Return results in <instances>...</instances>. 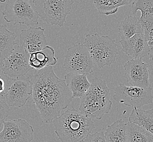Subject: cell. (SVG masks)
<instances>
[{
	"label": "cell",
	"mask_w": 153,
	"mask_h": 142,
	"mask_svg": "<svg viewBox=\"0 0 153 142\" xmlns=\"http://www.w3.org/2000/svg\"><path fill=\"white\" fill-rule=\"evenodd\" d=\"M7 0H0V2H5Z\"/></svg>",
	"instance_id": "83f0119b"
},
{
	"label": "cell",
	"mask_w": 153,
	"mask_h": 142,
	"mask_svg": "<svg viewBox=\"0 0 153 142\" xmlns=\"http://www.w3.org/2000/svg\"><path fill=\"white\" fill-rule=\"evenodd\" d=\"M132 0H94V4L99 13L109 16L116 13L120 7L129 5Z\"/></svg>",
	"instance_id": "7402d4cb"
},
{
	"label": "cell",
	"mask_w": 153,
	"mask_h": 142,
	"mask_svg": "<svg viewBox=\"0 0 153 142\" xmlns=\"http://www.w3.org/2000/svg\"><path fill=\"white\" fill-rule=\"evenodd\" d=\"M113 99L117 102L133 108H140L153 102V96L151 87L142 88L128 87L120 83L114 89Z\"/></svg>",
	"instance_id": "ba28073f"
},
{
	"label": "cell",
	"mask_w": 153,
	"mask_h": 142,
	"mask_svg": "<svg viewBox=\"0 0 153 142\" xmlns=\"http://www.w3.org/2000/svg\"><path fill=\"white\" fill-rule=\"evenodd\" d=\"M132 12L135 14L140 10L139 18L142 24L153 22V0H134L132 2Z\"/></svg>",
	"instance_id": "603a6c76"
},
{
	"label": "cell",
	"mask_w": 153,
	"mask_h": 142,
	"mask_svg": "<svg viewBox=\"0 0 153 142\" xmlns=\"http://www.w3.org/2000/svg\"><path fill=\"white\" fill-rule=\"evenodd\" d=\"M57 62V59L56 58L55 50L49 46L40 51L30 54V65L36 70L55 66Z\"/></svg>",
	"instance_id": "9a60e30c"
},
{
	"label": "cell",
	"mask_w": 153,
	"mask_h": 142,
	"mask_svg": "<svg viewBox=\"0 0 153 142\" xmlns=\"http://www.w3.org/2000/svg\"><path fill=\"white\" fill-rule=\"evenodd\" d=\"M94 65L87 48L78 43L68 48L63 66L68 73L89 75L93 72Z\"/></svg>",
	"instance_id": "52a82bcc"
},
{
	"label": "cell",
	"mask_w": 153,
	"mask_h": 142,
	"mask_svg": "<svg viewBox=\"0 0 153 142\" xmlns=\"http://www.w3.org/2000/svg\"><path fill=\"white\" fill-rule=\"evenodd\" d=\"M31 78L34 103L43 121L50 124L70 105L73 93L65 79L57 76L53 66L36 70Z\"/></svg>",
	"instance_id": "6da1fadb"
},
{
	"label": "cell",
	"mask_w": 153,
	"mask_h": 142,
	"mask_svg": "<svg viewBox=\"0 0 153 142\" xmlns=\"http://www.w3.org/2000/svg\"></svg>",
	"instance_id": "f1b7e54d"
},
{
	"label": "cell",
	"mask_w": 153,
	"mask_h": 142,
	"mask_svg": "<svg viewBox=\"0 0 153 142\" xmlns=\"http://www.w3.org/2000/svg\"><path fill=\"white\" fill-rule=\"evenodd\" d=\"M83 142H107L105 137L104 131L97 132L90 134Z\"/></svg>",
	"instance_id": "4316f807"
},
{
	"label": "cell",
	"mask_w": 153,
	"mask_h": 142,
	"mask_svg": "<svg viewBox=\"0 0 153 142\" xmlns=\"http://www.w3.org/2000/svg\"><path fill=\"white\" fill-rule=\"evenodd\" d=\"M86 74L68 73L65 77V83L74 98H81L88 90L91 83Z\"/></svg>",
	"instance_id": "2e32d148"
},
{
	"label": "cell",
	"mask_w": 153,
	"mask_h": 142,
	"mask_svg": "<svg viewBox=\"0 0 153 142\" xmlns=\"http://www.w3.org/2000/svg\"><path fill=\"white\" fill-rule=\"evenodd\" d=\"M52 123L61 142H83L95 127L92 119L74 108L61 114Z\"/></svg>",
	"instance_id": "7a4b0ae2"
},
{
	"label": "cell",
	"mask_w": 153,
	"mask_h": 142,
	"mask_svg": "<svg viewBox=\"0 0 153 142\" xmlns=\"http://www.w3.org/2000/svg\"><path fill=\"white\" fill-rule=\"evenodd\" d=\"M33 84L31 77L14 78L7 94V102L11 107L21 108L32 96Z\"/></svg>",
	"instance_id": "8fae6325"
},
{
	"label": "cell",
	"mask_w": 153,
	"mask_h": 142,
	"mask_svg": "<svg viewBox=\"0 0 153 142\" xmlns=\"http://www.w3.org/2000/svg\"><path fill=\"white\" fill-rule=\"evenodd\" d=\"M10 107L6 99H0V129L3 125L5 119L10 115Z\"/></svg>",
	"instance_id": "484cf974"
},
{
	"label": "cell",
	"mask_w": 153,
	"mask_h": 142,
	"mask_svg": "<svg viewBox=\"0 0 153 142\" xmlns=\"http://www.w3.org/2000/svg\"><path fill=\"white\" fill-rule=\"evenodd\" d=\"M39 17L51 25L63 26L70 14L73 0H33Z\"/></svg>",
	"instance_id": "8992f818"
},
{
	"label": "cell",
	"mask_w": 153,
	"mask_h": 142,
	"mask_svg": "<svg viewBox=\"0 0 153 142\" xmlns=\"http://www.w3.org/2000/svg\"><path fill=\"white\" fill-rule=\"evenodd\" d=\"M128 142H153V135L143 127L135 123H127Z\"/></svg>",
	"instance_id": "44dd1931"
},
{
	"label": "cell",
	"mask_w": 153,
	"mask_h": 142,
	"mask_svg": "<svg viewBox=\"0 0 153 142\" xmlns=\"http://www.w3.org/2000/svg\"><path fill=\"white\" fill-rule=\"evenodd\" d=\"M16 37V34L7 29V25H0V66H3L4 60L17 44Z\"/></svg>",
	"instance_id": "ac0fdd59"
},
{
	"label": "cell",
	"mask_w": 153,
	"mask_h": 142,
	"mask_svg": "<svg viewBox=\"0 0 153 142\" xmlns=\"http://www.w3.org/2000/svg\"><path fill=\"white\" fill-rule=\"evenodd\" d=\"M129 122L143 127L153 135V108L148 110L134 108L129 117Z\"/></svg>",
	"instance_id": "ffe728a7"
},
{
	"label": "cell",
	"mask_w": 153,
	"mask_h": 142,
	"mask_svg": "<svg viewBox=\"0 0 153 142\" xmlns=\"http://www.w3.org/2000/svg\"><path fill=\"white\" fill-rule=\"evenodd\" d=\"M83 44L86 46L94 65L100 69L110 66L116 61L118 55L116 40L108 36H100L98 34L86 35Z\"/></svg>",
	"instance_id": "277c9868"
},
{
	"label": "cell",
	"mask_w": 153,
	"mask_h": 142,
	"mask_svg": "<svg viewBox=\"0 0 153 142\" xmlns=\"http://www.w3.org/2000/svg\"><path fill=\"white\" fill-rule=\"evenodd\" d=\"M144 29V34L147 39L149 47V56L153 62V22L142 24Z\"/></svg>",
	"instance_id": "d4e9b609"
},
{
	"label": "cell",
	"mask_w": 153,
	"mask_h": 142,
	"mask_svg": "<svg viewBox=\"0 0 153 142\" xmlns=\"http://www.w3.org/2000/svg\"><path fill=\"white\" fill-rule=\"evenodd\" d=\"M136 34H144V29L139 18L129 16L122 20L118 28L120 40H126Z\"/></svg>",
	"instance_id": "e0dca14e"
},
{
	"label": "cell",
	"mask_w": 153,
	"mask_h": 142,
	"mask_svg": "<svg viewBox=\"0 0 153 142\" xmlns=\"http://www.w3.org/2000/svg\"><path fill=\"white\" fill-rule=\"evenodd\" d=\"M124 77L127 82L133 87H149V68L142 59L129 60L124 65Z\"/></svg>",
	"instance_id": "7c38bea8"
},
{
	"label": "cell",
	"mask_w": 153,
	"mask_h": 142,
	"mask_svg": "<svg viewBox=\"0 0 153 142\" xmlns=\"http://www.w3.org/2000/svg\"><path fill=\"white\" fill-rule=\"evenodd\" d=\"M123 52L134 59H142L149 54V47L144 34H136L126 40H120Z\"/></svg>",
	"instance_id": "5bb4252c"
},
{
	"label": "cell",
	"mask_w": 153,
	"mask_h": 142,
	"mask_svg": "<svg viewBox=\"0 0 153 142\" xmlns=\"http://www.w3.org/2000/svg\"><path fill=\"white\" fill-rule=\"evenodd\" d=\"M30 53L16 44L4 61L2 70L4 74L13 78L25 76L33 69L30 65Z\"/></svg>",
	"instance_id": "9c48e42d"
},
{
	"label": "cell",
	"mask_w": 153,
	"mask_h": 142,
	"mask_svg": "<svg viewBox=\"0 0 153 142\" xmlns=\"http://www.w3.org/2000/svg\"><path fill=\"white\" fill-rule=\"evenodd\" d=\"M2 14L7 22L27 26L38 25L40 18L32 0H7Z\"/></svg>",
	"instance_id": "5b68a950"
},
{
	"label": "cell",
	"mask_w": 153,
	"mask_h": 142,
	"mask_svg": "<svg viewBox=\"0 0 153 142\" xmlns=\"http://www.w3.org/2000/svg\"><path fill=\"white\" fill-rule=\"evenodd\" d=\"M112 105L110 91L105 80L95 77L87 93L81 98L79 111L91 119L101 120Z\"/></svg>",
	"instance_id": "3957f363"
},
{
	"label": "cell",
	"mask_w": 153,
	"mask_h": 142,
	"mask_svg": "<svg viewBox=\"0 0 153 142\" xmlns=\"http://www.w3.org/2000/svg\"><path fill=\"white\" fill-rule=\"evenodd\" d=\"M105 137L107 142H128L127 124L122 119L114 121L107 126Z\"/></svg>",
	"instance_id": "d6986e66"
},
{
	"label": "cell",
	"mask_w": 153,
	"mask_h": 142,
	"mask_svg": "<svg viewBox=\"0 0 153 142\" xmlns=\"http://www.w3.org/2000/svg\"><path fill=\"white\" fill-rule=\"evenodd\" d=\"M34 132L32 126L24 119L4 121L0 142H32Z\"/></svg>",
	"instance_id": "30bf717a"
},
{
	"label": "cell",
	"mask_w": 153,
	"mask_h": 142,
	"mask_svg": "<svg viewBox=\"0 0 153 142\" xmlns=\"http://www.w3.org/2000/svg\"><path fill=\"white\" fill-rule=\"evenodd\" d=\"M44 31L43 28L34 26L22 30L20 34V46L30 54L43 49L48 46Z\"/></svg>",
	"instance_id": "4fadbf2b"
},
{
	"label": "cell",
	"mask_w": 153,
	"mask_h": 142,
	"mask_svg": "<svg viewBox=\"0 0 153 142\" xmlns=\"http://www.w3.org/2000/svg\"><path fill=\"white\" fill-rule=\"evenodd\" d=\"M14 78L4 74L2 68H0V99H6L7 94Z\"/></svg>",
	"instance_id": "cb8c5ba5"
}]
</instances>
